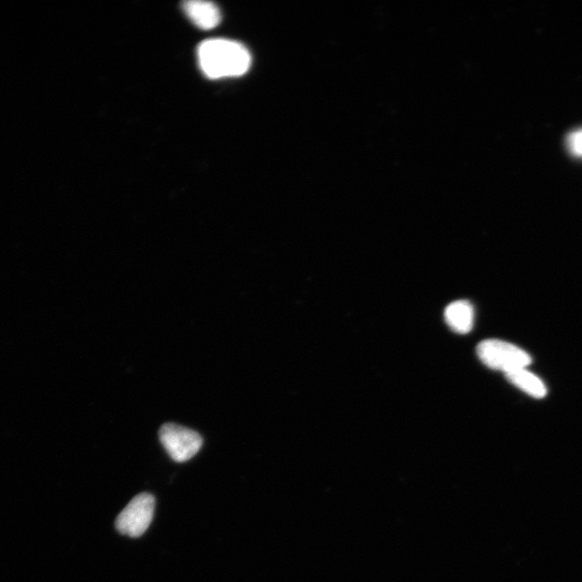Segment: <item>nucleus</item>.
<instances>
[{
    "label": "nucleus",
    "instance_id": "f257e3e1",
    "mask_svg": "<svg viewBox=\"0 0 582 582\" xmlns=\"http://www.w3.org/2000/svg\"><path fill=\"white\" fill-rule=\"evenodd\" d=\"M203 73L212 79L244 75L252 64L248 50L237 41L211 39L201 44L198 50Z\"/></svg>",
    "mask_w": 582,
    "mask_h": 582
},
{
    "label": "nucleus",
    "instance_id": "f03ea898",
    "mask_svg": "<svg viewBox=\"0 0 582 582\" xmlns=\"http://www.w3.org/2000/svg\"><path fill=\"white\" fill-rule=\"evenodd\" d=\"M478 357L481 362L493 370L506 373L528 368L532 364L531 356L518 346L501 341L485 340L478 345Z\"/></svg>",
    "mask_w": 582,
    "mask_h": 582
},
{
    "label": "nucleus",
    "instance_id": "7ed1b4c3",
    "mask_svg": "<svg viewBox=\"0 0 582 582\" xmlns=\"http://www.w3.org/2000/svg\"><path fill=\"white\" fill-rule=\"evenodd\" d=\"M155 497L142 493L133 498L116 520V529L122 535L140 537L148 530L155 514Z\"/></svg>",
    "mask_w": 582,
    "mask_h": 582
},
{
    "label": "nucleus",
    "instance_id": "20e7f679",
    "mask_svg": "<svg viewBox=\"0 0 582 582\" xmlns=\"http://www.w3.org/2000/svg\"><path fill=\"white\" fill-rule=\"evenodd\" d=\"M159 437L166 452L177 463L191 460L203 445V439L197 432L173 423L164 424Z\"/></svg>",
    "mask_w": 582,
    "mask_h": 582
},
{
    "label": "nucleus",
    "instance_id": "39448f33",
    "mask_svg": "<svg viewBox=\"0 0 582 582\" xmlns=\"http://www.w3.org/2000/svg\"><path fill=\"white\" fill-rule=\"evenodd\" d=\"M184 10L188 18L202 30L215 29L221 21L219 8L211 2L191 0L184 4Z\"/></svg>",
    "mask_w": 582,
    "mask_h": 582
},
{
    "label": "nucleus",
    "instance_id": "423d86ee",
    "mask_svg": "<svg viewBox=\"0 0 582 582\" xmlns=\"http://www.w3.org/2000/svg\"><path fill=\"white\" fill-rule=\"evenodd\" d=\"M446 322L457 334L466 335L473 329L475 311L467 301H456L450 304L445 312Z\"/></svg>",
    "mask_w": 582,
    "mask_h": 582
},
{
    "label": "nucleus",
    "instance_id": "0eeeda50",
    "mask_svg": "<svg viewBox=\"0 0 582 582\" xmlns=\"http://www.w3.org/2000/svg\"><path fill=\"white\" fill-rule=\"evenodd\" d=\"M506 378L512 385L534 398H544L547 395L544 382L526 368L506 373Z\"/></svg>",
    "mask_w": 582,
    "mask_h": 582
},
{
    "label": "nucleus",
    "instance_id": "6e6552de",
    "mask_svg": "<svg viewBox=\"0 0 582 582\" xmlns=\"http://www.w3.org/2000/svg\"><path fill=\"white\" fill-rule=\"evenodd\" d=\"M568 144L575 155L582 156V131L572 134Z\"/></svg>",
    "mask_w": 582,
    "mask_h": 582
}]
</instances>
